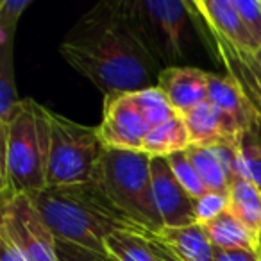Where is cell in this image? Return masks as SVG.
I'll return each mask as SVG.
<instances>
[{"label": "cell", "instance_id": "obj_26", "mask_svg": "<svg viewBox=\"0 0 261 261\" xmlns=\"http://www.w3.org/2000/svg\"><path fill=\"white\" fill-rule=\"evenodd\" d=\"M229 206V197L220 195V193L207 192L204 197H200L199 200H195V217L197 224H207L210 220L217 218L218 215H222L224 211H227Z\"/></svg>", "mask_w": 261, "mask_h": 261}, {"label": "cell", "instance_id": "obj_20", "mask_svg": "<svg viewBox=\"0 0 261 261\" xmlns=\"http://www.w3.org/2000/svg\"><path fill=\"white\" fill-rule=\"evenodd\" d=\"M13 43L0 47V127L11 122L16 108L22 102V98H18L15 84Z\"/></svg>", "mask_w": 261, "mask_h": 261}, {"label": "cell", "instance_id": "obj_6", "mask_svg": "<svg viewBox=\"0 0 261 261\" xmlns=\"http://www.w3.org/2000/svg\"><path fill=\"white\" fill-rule=\"evenodd\" d=\"M106 147L97 127L81 125L50 113V150L47 163V186L81 185L95 181L100 172Z\"/></svg>", "mask_w": 261, "mask_h": 261}, {"label": "cell", "instance_id": "obj_18", "mask_svg": "<svg viewBox=\"0 0 261 261\" xmlns=\"http://www.w3.org/2000/svg\"><path fill=\"white\" fill-rule=\"evenodd\" d=\"M190 145L192 142H190L185 118L177 115L161 125L152 127L147 133L145 142H143V152L150 154V156L168 158L170 154L186 150Z\"/></svg>", "mask_w": 261, "mask_h": 261}, {"label": "cell", "instance_id": "obj_22", "mask_svg": "<svg viewBox=\"0 0 261 261\" xmlns=\"http://www.w3.org/2000/svg\"><path fill=\"white\" fill-rule=\"evenodd\" d=\"M135 100L150 129L168 122V120H172L174 116H177L175 109L172 108L168 98L165 97V93L158 86L149 88V90L136 91Z\"/></svg>", "mask_w": 261, "mask_h": 261}, {"label": "cell", "instance_id": "obj_7", "mask_svg": "<svg viewBox=\"0 0 261 261\" xmlns=\"http://www.w3.org/2000/svg\"><path fill=\"white\" fill-rule=\"evenodd\" d=\"M0 234L11 240L25 261H58L54 232L25 193L2 200Z\"/></svg>", "mask_w": 261, "mask_h": 261}, {"label": "cell", "instance_id": "obj_24", "mask_svg": "<svg viewBox=\"0 0 261 261\" xmlns=\"http://www.w3.org/2000/svg\"><path fill=\"white\" fill-rule=\"evenodd\" d=\"M31 0H2L0 4V47L15 41L20 15L29 8Z\"/></svg>", "mask_w": 261, "mask_h": 261}, {"label": "cell", "instance_id": "obj_8", "mask_svg": "<svg viewBox=\"0 0 261 261\" xmlns=\"http://www.w3.org/2000/svg\"><path fill=\"white\" fill-rule=\"evenodd\" d=\"M97 130L106 149L143 150L150 127L136 104L135 93H115L106 97L104 116Z\"/></svg>", "mask_w": 261, "mask_h": 261}, {"label": "cell", "instance_id": "obj_23", "mask_svg": "<svg viewBox=\"0 0 261 261\" xmlns=\"http://www.w3.org/2000/svg\"><path fill=\"white\" fill-rule=\"evenodd\" d=\"M168 165H170L172 172H174L175 179L179 181V185L188 192V195L193 200H199L200 197H204L207 193V188L204 185V181L200 179L199 172H197L195 165L192 163L188 152L181 150V152L170 154L167 158Z\"/></svg>", "mask_w": 261, "mask_h": 261}, {"label": "cell", "instance_id": "obj_19", "mask_svg": "<svg viewBox=\"0 0 261 261\" xmlns=\"http://www.w3.org/2000/svg\"><path fill=\"white\" fill-rule=\"evenodd\" d=\"M186 152H188L192 163L195 165L197 172H199L200 179L206 185L207 192L229 197L231 179H229L227 172H225L224 165H222L220 158L217 156V152L213 149H207V147H195V145H190L186 149Z\"/></svg>", "mask_w": 261, "mask_h": 261}, {"label": "cell", "instance_id": "obj_5", "mask_svg": "<svg viewBox=\"0 0 261 261\" xmlns=\"http://www.w3.org/2000/svg\"><path fill=\"white\" fill-rule=\"evenodd\" d=\"M136 38L160 66H175L190 36V4L179 0H123Z\"/></svg>", "mask_w": 261, "mask_h": 261}, {"label": "cell", "instance_id": "obj_21", "mask_svg": "<svg viewBox=\"0 0 261 261\" xmlns=\"http://www.w3.org/2000/svg\"><path fill=\"white\" fill-rule=\"evenodd\" d=\"M242 177L252 181L261 190V123L256 122L240 140Z\"/></svg>", "mask_w": 261, "mask_h": 261}, {"label": "cell", "instance_id": "obj_30", "mask_svg": "<svg viewBox=\"0 0 261 261\" xmlns=\"http://www.w3.org/2000/svg\"><path fill=\"white\" fill-rule=\"evenodd\" d=\"M147 240H149V243H150V247H152V250H154V254L158 256V259L160 261H179L177 257L174 256V254L170 252V250L165 247V243H161L160 240L156 238V236L152 234V232H147V234H143Z\"/></svg>", "mask_w": 261, "mask_h": 261}, {"label": "cell", "instance_id": "obj_10", "mask_svg": "<svg viewBox=\"0 0 261 261\" xmlns=\"http://www.w3.org/2000/svg\"><path fill=\"white\" fill-rule=\"evenodd\" d=\"M222 65L227 68L229 77L236 83L245 100L252 108L257 122L261 123V63L254 52L240 50L231 41L210 31Z\"/></svg>", "mask_w": 261, "mask_h": 261}, {"label": "cell", "instance_id": "obj_13", "mask_svg": "<svg viewBox=\"0 0 261 261\" xmlns=\"http://www.w3.org/2000/svg\"><path fill=\"white\" fill-rule=\"evenodd\" d=\"M190 4L193 11H197V15L204 18L207 29L231 41L240 50H249L256 54L252 38L249 36L238 11L232 6V0H197Z\"/></svg>", "mask_w": 261, "mask_h": 261}, {"label": "cell", "instance_id": "obj_32", "mask_svg": "<svg viewBox=\"0 0 261 261\" xmlns=\"http://www.w3.org/2000/svg\"><path fill=\"white\" fill-rule=\"evenodd\" d=\"M256 58L259 59V63H261V50H259V52H257V54H256Z\"/></svg>", "mask_w": 261, "mask_h": 261}, {"label": "cell", "instance_id": "obj_11", "mask_svg": "<svg viewBox=\"0 0 261 261\" xmlns=\"http://www.w3.org/2000/svg\"><path fill=\"white\" fill-rule=\"evenodd\" d=\"M156 86L181 116L207 100V72L193 66L161 68Z\"/></svg>", "mask_w": 261, "mask_h": 261}, {"label": "cell", "instance_id": "obj_31", "mask_svg": "<svg viewBox=\"0 0 261 261\" xmlns=\"http://www.w3.org/2000/svg\"><path fill=\"white\" fill-rule=\"evenodd\" d=\"M257 254L261 256V234L257 236Z\"/></svg>", "mask_w": 261, "mask_h": 261}, {"label": "cell", "instance_id": "obj_3", "mask_svg": "<svg viewBox=\"0 0 261 261\" xmlns=\"http://www.w3.org/2000/svg\"><path fill=\"white\" fill-rule=\"evenodd\" d=\"M2 135V200L36 193L47 186L50 150V111L33 98H22Z\"/></svg>", "mask_w": 261, "mask_h": 261}, {"label": "cell", "instance_id": "obj_17", "mask_svg": "<svg viewBox=\"0 0 261 261\" xmlns=\"http://www.w3.org/2000/svg\"><path fill=\"white\" fill-rule=\"evenodd\" d=\"M202 227L215 249H245L254 252L257 250V238L229 211H224L207 224H202Z\"/></svg>", "mask_w": 261, "mask_h": 261}, {"label": "cell", "instance_id": "obj_25", "mask_svg": "<svg viewBox=\"0 0 261 261\" xmlns=\"http://www.w3.org/2000/svg\"><path fill=\"white\" fill-rule=\"evenodd\" d=\"M232 6L252 38L257 54L261 50V0H232Z\"/></svg>", "mask_w": 261, "mask_h": 261}, {"label": "cell", "instance_id": "obj_2", "mask_svg": "<svg viewBox=\"0 0 261 261\" xmlns=\"http://www.w3.org/2000/svg\"><path fill=\"white\" fill-rule=\"evenodd\" d=\"M29 197L56 238L95 252L108 254L106 238L113 232L147 234L113 202L98 179L45 188Z\"/></svg>", "mask_w": 261, "mask_h": 261}, {"label": "cell", "instance_id": "obj_27", "mask_svg": "<svg viewBox=\"0 0 261 261\" xmlns=\"http://www.w3.org/2000/svg\"><path fill=\"white\" fill-rule=\"evenodd\" d=\"M56 250H58V261H116L109 254L95 252L77 243L58 238H56Z\"/></svg>", "mask_w": 261, "mask_h": 261}, {"label": "cell", "instance_id": "obj_28", "mask_svg": "<svg viewBox=\"0 0 261 261\" xmlns=\"http://www.w3.org/2000/svg\"><path fill=\"white\" fill-rule=\"evenodd\" d=\"M215 261H257V250L254 252V250L245 249H215Z\"/></svg>", "mask_w": 261, "mask_h": 261}, {"label": "cell", "instance_id": "obj_33", "mask_svg": "<svg viewBox=\"0 0 261 261\" xmlns=\"http://www.w3.org/2000/svg\"><path fill=\"white\" fill-rule=\"evenodd\" d=\"M257 261H261V256H259V254H257Z\"/></svg>", "mask_w": 261, "mask_h": 261}, {"label": "cell", "instance_id": "obj_12", "mask_svg": "<svg viewBox=\"0 0 261 261\" xmlns=\"http://www.w3.org/2000/svg\"><path fill=\"white\" fill-rule=\"evenodd\" d=\"M190 142L195 147H217L222 143L240 142L242 130L234 122L222 111H218L211 102H202L185 116Z\"/></svg>", "mask_w": 261, "mask_h": 261}, {"label": "cell", "instance_id": "obj_29", "mask_svg": "<svg viewBox=\"0 0 261 261\" xmlns=\"http://www.w3.org/2000/svg\"><path fill=\"white\" fill-rule=\"evenodd\" d=\"M0 261H25V257L22 256L18 249L11 243V240L8 236L0 234Z\"/></svg>", "mask_w": 261, "mask_h": 261}, {"label": "cell", "instance_id": "obj_16", "mask_svg": "<svg viewBox=\"0 0 261 261\" xmlns=\"http://www.w3.org/2000/svg\"><path fill=\"white\" fill-rule=\"evenodd\" d=\"M227 211L254 236L261 234V190L245 177L232 179Z\"/></svg>", "mask_w": 261, "mask_h": 261}, {"label": "cell", "instance_id": "obj_14", "mask_svg": "<svg viewBox=\"0 0 261 261\" xmlns=\"http://www.w3.org/2000/svg\"><path fill=\"white\" fill-rule=\"evenodd\" d=\"M207 102H211L218 111L229 116L242 130V135H245L257 122L252 108L229 75L220 77L215 73H207Z\"/></svg>", "mask_w": 261, "mask_h": 261}, {"label": "cell", "instance_id": "obj_1", "mask_svg": "<svg viewBox=\"0 0 261 261\" xmlns=\"http://www.w3.org/2000/svg\"><path fill=\"white\" fill-rule=\"evenodd\" d=\"M59 52L106 97L154 88V73L161 72L130 29L123 0H106L84 13Z\"/></svg>", "mask_w": 261, "mask_h": 261}, {"label": "cell", "instance_id": "obj_4", "mask_svg": "<svg viewBox=\"0 0 261 261\" xmlns=\"http://www.w3.org/2000/svg\"><path fill=\"white\" fill-rule=\"evenodd\" d=\"M150 154L143 150L106 149L98 181L111 200L147 232H160L165 227L154 204Z\"/></svg>", "mask_w": 261, "mask_h": 261}, {"label": "cell", "instance_id": "obj_9", "mask_svg": "<svg viewBox=\"0 0 261 261\" xmlns=\"http://www.w3.org/2000/svg\"><path fill=\"white\" fill-rule=\"evenodd\" d=\"M154 204L165 227H182L197 224L195 200L179 185L167 158H150Z\"/></svg>", "mask_w": 261, "mask_h": 261}, {"label": "cell", "instance_id": "obj_15", "mask_svg": "<svg viewBox=\"0 0 261 261\" xmlns=\"http://www.w3.org/2000/svg\"><path fill=\"white\" fill-rule=\"evenodd\" d=\"M154 236L179 261H215V247L200 224L163 227Z\"/></svg>", "mask_w": 261, "mask_h": 261}]
</instances>
